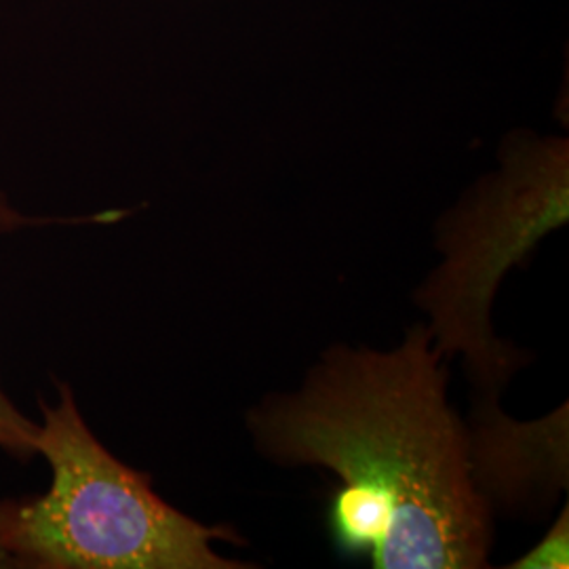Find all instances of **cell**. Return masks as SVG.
<instances>
[{"mask_svg": "<svg viewBox=\"0 0 569 569\" xmlns=\"http://www.w3.org/2000/svg\"><path fill=\"white\" fill-rule=\"evenodd\" d=\"M56 222H66V220L26 216L20 209L9 203L4 192H0V237L26 230V228L56 224ZM37 428L39 425L32 422L26 413H21L20 407L16 406L7 397L4 388L0 387V451H4L7 456L20 462L32 460L37 456V449H34Z\"/></svg>", "mask_w": 569, "mask_h": 569, "instance_id": "cell-5", "label": "cell"}, {"mask_svg": "<svg viewBox=\"0 0 569 569\" xmlns=\"http://www.w3.org/2000/svg\"><path fill=\"white\" fill-rule=\"evenodd\" d=\"M441 359L425 326L390 352L333 346L298 392L268 395L247 416L268 460L340 477L331 538L373 568L488 566L491 507L475 486Z\"/></svg>", "mask_w": 569, "mask_h": 569, "instance_id": "cell-1", "label": "cell"}, {"mask_svg": "<svg viewBox=\"0 0 569 569\" xmlns=\"http://www.w3.org/2000/svg\"><path fill=\"white\" fill-rule=\"evenodd\" d=\"M468 428V458L475 486L491 507H507L528 498L555 496L568 483V406L536 425L509 420L496 399L475 411Z\"/></svg>", "mask_w": 569, "mask_h": 569, "instance_id": "cell-4", "label": "cell"}, {"mask_svg": "<svg viewBox=\"0 0 569 569\" xmlns=\"http://www.w3.org/2000/svg\"><path fill=\"white\" fill-rule=\"evenodd\" d=\"M500 169L475 183L443 216L437 247L443 262L416 293L430 317L432 345L460 352L488 399L526 363V355L498 340L491 302L512 266L569 218V142L566 138H509Z\"/></svg>", "mask_w": 569, "mask_h": 569, "instance_id": "cell-3", "label": "cell"}, {"mask_svg": "<svg viewBox=\"0 0 569 569\" xmlns=\"http://www.w3.org/2000/svg\"><path fill=\"white\" fill-rule=\"evenodd\" d=\"M34 449L51 470L41 496L0 500V549L20 569H243L211 549L241 538L167 505L148 472L122 465L98 441L60 385L41 403Z\"/></svg>", "mask_w": 569, "mask_h": 569, "instance_id": "cell-2", "label": "cell"}, {"mask_svg": "<svg viewBox=\"0 0 569 569\" xmlns=\"http://www.w3.org/2000/svg\"><path fill=\"white\" fill-rule=\"evenodd\" d=\"M569 552V512L568 507L559 515L555 526L550 528L545 540L528 555H523L519 561H515L510 568L515 569H550L568 568Z\"/></svg>", "mask_w": 569, "mask_h": 569, "instance_id": "cell-6", "label": "cell"}, {"mask_svg": "<svg viewBox=\"0 0 569 569\" xmlns=\"http://www.w3.org/2000/svg\"><path fill=\"white\" fill-rule=\"evenodd\" d=\"M13 568V563H11V559L7 557V552L0 549V569H9Z\"/></svg>", "mask_w": 569, "mask_h": 569, "instance_id": "cell-7", "label": "cell"}]
</instances>
